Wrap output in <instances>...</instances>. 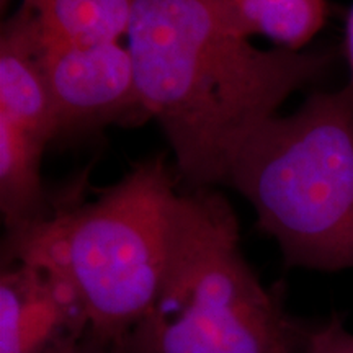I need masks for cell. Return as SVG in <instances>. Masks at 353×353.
I'll return each mask as SVG.
<instances>
[{"label":"cell","mask_w":353,"mask_h":353,"mask_svg":"<svg viewBox=\"0 0 353 353\" xmlns=\"http://www.w3.org/2000/svg\"><path fill=\"white\" fill-rule=\"evenodd\" d=\"M134 77L193 190L226 185L247 136L329 68L322 51L260 50L214 0H131Z\"/></svg>","instance_id":"cell-1"},{"label":"cell","mask_w":353,"mask_h":353,"mask_svg":"<svg viewBox=\"0 0 353 353\" xmlns=\"http://www.w3.org/2000/svg\"><path fill=\"white\" fill-rule=\"evenodd\" d=\"M165 156L149 157L95 200L69 193L46 216L6 234L3 263L41 267L76 291L90 335L114 347L156 301L187 193Z\"/></svg>","instance_id":"cell-2"},{"label":"cell","mask_w":353,"mask_h":353,"mask_svg":"<svg viewBox=\"0 0 353 353\" xmlns=\"http://www.w3.org/2000/svg\"><path fill=\"white\" fill-rule=\"evenodd\" d=\"M226 185L250 203L286 267L353 268V87L317 92L294 113L265 120Z\"/></svg>","instance_id":"cell-3"},{"label":"cell","mask_w":353,"mask_h":353,"mask_svg":"<svg viewBox=\"0 0 353 353\" xmlns=\"http://www.w3.org/2000/svg\"><path fill=\"white\" fill-rule=\"evenodd\" d=\"M304 332L241 250L239 223L224 196L187 193L167 276L156 301L117 353H294Z\"/></svg>","instance_id":"cell-4"},{"label":"cell","mask_w":353,"mask_h":353,"mask_svg":"<svg viewBox=\"0 0 353 353\" xmlns=\"http://www.w3.org/2000/svg\"><path fill=\"white\" fill-rule=\"evenodd\" d=\"M43 65L56 141L94 134L112 125H141L149 118L131 52L121 41L92 46L43 41Z\"/></svg>","instance_id":"cell-5"},{"label":"cell","mask_w":353,"mask_h":353,"mask_svg":"<svg viewBox=\"0 0 353 353\" xmlns=\"http://www.w3.org/2000/svg\"><path fill=\"white\" fill-rule=\"evenodd\" d=\"M88 335L85 309L64 280L32 263H3L0 353H77Z\"/></svg>","instance_id":"cell-6"},{"label":"cell","mask_w":353,"mask_h":353,"mask_svg":"<svg viewBox=\"0 0 353 353\" xmlns=\"http://www.w3.org/2000/svg\"><path fill=\"white\" fill-rule=\"evenodd\" d=\"M0 117L46 144L56 141V120L43 65V39L34 17L20 7L0 33Z\"/></svg>","instance_id":"cell-7"},{"label":"cell","mask_w":353,"mask_h":353,"mask_svg":"<svg viewBox=\"0 0 353 353\" xmlns=\"http://www.w3.org/2000/svg\"><path fill=\"white\" fill-rule=\"evenodd\" d=\"M46 143L0 117V211L6 234L46 216L51 205L41 180Z\"/></svg>","instance_id":"cell-8"},{"label":"cell","mask_w":353,"mask_h":353,"mask_svg":"<svg viewBox=\"0 0 353 353\" xmlns=\"http://www.w3.org/2000/svg\"><path fill=\"white\" fill-rule=\"evenodd\" d=\"M46 44L92 46L126 38L131 0H23Z\"/></svg>","instance_id":"cell-9"},{"label":"cell","mask_w":353,"mask_h":353,"mask_svg":"<svg viewBox=\"0 0 353 353\" xmlns=\"http://www.w3.org/2000/svg\"><path fill=\"white\" fill-rule=\"evenodd\" d=\"M247 38L263 37L278 48L301 51L324 28L325 0H214Z\"/></svg>","instance_id":"cell-10"},{"label":"cell","mask_w":353,"mask_h":353,"mask_svg":"<svg viewBox=\"0 0 353 353\" xmlns=\"http://www.w3.org/2000/svg\"><path fill=\"white\" fill-rule=\"evenodd\" d=\"M303 353H353V332L337 314L303 335Z\"/></svg>","instance_id":"cell-11"},{"label":"cell","mask_w":353,"mask_h":353,"mask_svg":"<svg viewBox=\"0 0 353 353\" xmlns=\"http://www.w3.org/2000/svg\"><path fill=\"white\" fill-rule=\"evenodd\" d=\"M345 54L348 61V68H350V85L353 87V7L348 12L345 21Z\"/></svg>","instance_id":"cell-12"},{"label":"cell","mask_w":353,"mask_h":353,"mask_svg":"<svg viewBox=\"0 0 353 353\" xmlns=\"http://www.w3.org/2000/svg\"><path fill=\"white\" fill-rule=\"evenodd\" d=\"M77 353H117V352H114L113 347L105 345V343L99 342L97 339L92 337V335H88L85 343H83L82 348Z\"/></svg>","instance_id":"cell-13"},{"label":"cell","mask_w":353,"mask_h":353,"mask_svg":"<svg viewBox=\"0 0 353 353\" xmlns=\"http://www.w3.org/2000/svg\"><path fill=\"white\" fill-rule=\"evenodd\" d=\"M0 3H2V7H6V3H7V0H0Z\"/></svg>","instance_id":"cell-14"}]
</instances>
